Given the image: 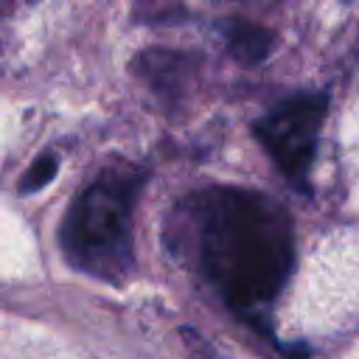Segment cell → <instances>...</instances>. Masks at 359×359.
Returning a JSON list of instances; mask_svg holds the SVG:
<instances>
[{"mask_svg":"<svg viewBox=\"0 0 359 359\" xmlns=\"http://www.w3.org/2000/svg\"><path fill=\"white\" fill-rule=\"evenodd\" d=\"M146 171L129 163L107 165L70 205L62 224L65 258L107 283H121L135 266L132 210Z\"/></svg>","mask_w":359,"mask_h":359,"instance_id":"2","label":"cell"},{"mask_svg":"<svg viewBox=\"0 0 359 359\" xmlns=\"http://www.w3.org/2000/svg\"><path fill=\"white\" fill-rule=\"evenodd\" d=\"M135 67L157 93H177L188 73L185 56L171 50H146L137 56Z\"/></svg>","mask_w":359,"mask_h":359,"instance_id":"5","label":"cell"},{"mask_svg":"<svg viewBox=\"0 0 359 359\" xmlns=\"http://www.w3.org/2000/svg\"><path fill=\"white\" fill-rule=\"evenodd\" d=\"M182 224L202 275L233 311L255 314L283 292L294 236L275 199L244 188H208L185 199Z\"/></svg>","mask_w":359,"mask_h":359,"instance_id":"1","label":"cell"},{"mask_svg":"<svg viewBox=\"0 0 359 359\" xmlns=\"http://www.w3.org/2000/svg\"><path fill=\"white\" fill-rule=\"evenodd\" d=\"M219 31H222V39H224L230 56L241 65H258L275 48V34L250 20H224L219 25Z\"/></svg>","mask_w":359,"mask_h":359,"instance_id":"4","label":"cell"},{"mask_svg":"<svg viewBox=\"0 0 359 359\" xmlns=\"http://www.w3.org/2000/svg\"><path fill=\"white\" fill-rule=\"evenodd\" d=\"M325 112H328L325 93H297L275 104L266 115H261L252 123V135L258 137V143L275 160L280 174L300 191H309L306 180L317 154V140Z\"/></svg>","mask_w":359,"mask_h":359,"instance_id":"3","label":"cell"},{"mask_svg":"<svg viewBox=\"0 0 359 359\" xmlns=\"http://www.w3.org/2000/svg\"><path fill=\"white\" fill-rule=\"evenodd\" d=\"M56 171H59L56 154L42 151V154L28 165V171L22 174V180H20V194H36L39 188H45V185L56 177Z\"/></svg>","mask_w":359,"mask_h":359,"instance_id":"6","label":"cell"}]
</instances>
